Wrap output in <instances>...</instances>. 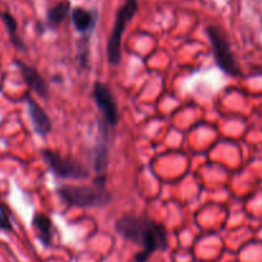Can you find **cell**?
Segmentation results:
<instances>
[{
	"mask_svg": "<svg viewBox=\"0 0 262 262\" xmlns=\"http://www.w3.org/2000/svg\"><path fill=\"white\" fill-rule=\"evenodd\" d=\"M116 231L122 238L143 248L134 256V262H147L157 251L167 249V231L162 224L145 216L126 215L116 221Z\"/></svg>",
	"mask_w": 262,
	"mask_h": 262,
	"instance_id": "cell-1",
	"label": "cell"
},
{
	"mask_svg": "<svg viewBox=\"0 0 262 262\" xmlns=\"http://www.w3.org/2000/svg\"><path fill=\"white\" fill-rule=\"evenodd\" d=\"M58 195L63 202L74 207H104L110 205L112 195L105 186L98 185H60Z\"/></svg>",
	"mask_w": 262,
	"mask_h": 262,
	"instance_id": "cell-2",
	"label": "cell"
},
{
	"mask_svg": "<svg viewBox=\"0 0 262 262\" xmlns=\"http://www.w3.org/2000/svg\"><path fill=\"white\" fill-rule=\"evenodd\" d=\"M139 9L138 0H126L123 6L118 9L116 16L115 26H113L111 36L107 44V57L108 62L112 66H118L121 62V42H122V35L125 32L126 25L134 18Z\"/></svg>",
	"mask_w": 262,
	"mask_h": 262,
	"instance_id": "cell-3",
	"label": "cell"
},
{
	"mask_svg": "<svg viewBox=\"0 0 262 262\" xmlns=\"http://www.w3.org/2000/svg\"><path fill=\"white\" fill-rule=\"evenodd\" d=\"M207 35L210 39L211 45H212L213 57H215L216 64L230 76H239L241 75V69L238 63L231 53L230 45H229L226 35L223 30L215 25H210L207 27Z\"/></svg>",
	"mask_w": 262,
	"mask_h": 262,
	"instance_id": "cell-4",
	"label": "cell"
},
{
	"mask_svg": "<svg viewBox=\"0 0 262 262\" xmlns=\"http://www.w3.org/2000/svg\"><path fill=\"white\" fill-rule=\"evenodd\" d=\"M42 158L57 178L66 180H84L89 178V170L74 158L63 157L59 153L49 149L42 150Z\"/></svg>",
	"mask_w": 262,
	"mask_h": 262,
	"instance_id": "cell-5",
	"label": "cell"
},
{
	"mask_svg": "<svg viewBox=\"0 0 262 262\" xmlns=\"http://www.w3.org/2000/svg\"><path fill=\"white\" fill-rule=\"evenodd\" d=\"M93 97H94L98 108L102 112L105 125H117L118 120H120V116H118L115 97H113L110 88L105 84H103V82L97 81L94 84V88H93Z\"/></svg>",
	"mask_w": 262,
	"mask_h": 262,
	"instance_id": "cell-6",
	"label": "cell"
},
{
	"mask_svg": "<svg viewBox=\"0 0 262 262\" xmlns=\"http://www.w3.org/2000/svg\"><path fill=\"white\" fill-rule=\"evenodd\" d=\"M25 100L27 104V111H29L30 120H31L32 127H34L35 133L39 137L45 138L47 135L50 134L52 131V121H50L49 116L47 115L41 105L36 102L32 97L29 94L25 95Z\"/></svg>",
	"mask_w": 262,
	"mask_h": 262,
	"instance_id": "cell-7",
	"label": "cell"
},
{
	"mask_svg": "<svg viewBox=\"0 0 262 262\" xmlns=\"http://www.w3.org/2000/svg\"><path fill=\"white\" fill-rule=\"evenodd\" d=\"M16 66L19 69V72H21L29 89L36 93L41 99H48L49 90H48L47 82L44 81L41 75L37 72V70L34 69L32 66L21 62V60H16Z\"/></svg>",
	"mask_w": 262,
	"mask_h": 262,
	"instance_id": "cell-8",
	"label": "cell"
},
{
	"mask_svg": "<svg viewBox=\"0 0 262 262\" xmlns=\"http://www.w3.org/2000/svg\"><path fill=\"white\" fill-rule=\"evenodd\" d=\"M97 19L98 14L95 11H88V9L77 7L71 12V21L75 29L82 34H90L94 30Z\"/></svg>",
	"mask_w": 262,
	"mask_h": 262,
	"instance_id": "cell-9",
	"label": "cell"
},
{
	"mask_svg": "<svg viewBox=\"0 0 262 262\" xmlns=\"http://www.w3.org/2000/svg\"><path fill=\"white\" fill-rule=\"evenodd\" d=\"M94 168L98 176H105L108 168V133L105 127L99 133L97 147L94 149Z\"/></svg>",
	"mask_w": 262,
	"mask_h": 262,
	"instance_id": "cell-10",
	"label": "cell"
},
{
	"mask_svg": "<svg viewBox=\"0 0 262 262\" xmlns=\"http://www.w3.org/2000/svg\"><path fill=\"white\" fill-rule=\"evenodd\" d=\"M32 225L37 231V238L44 247L52 246L53 243V224L49 217L42 213H36L32 219Z\"/></svg>",
	"mask_w": 262,
	"mask_h": 262,
	"instance_id": "cell-11",
	"label": "cell"
},
{
	"mask_svg": "<svg viewBox=\"0 0 262 262\" xmlns=\"http://www.w3.org/2000/svg\"><path fill=\"white\" fill-rule=\"evenodd\" d=\"M71 12V4L69 2H62V3H58L57 6H54L53 8H50L47 13V19L48 24L52 27L58 26V25L62 24L67 16Z\"/></svg>",
	"mask_w": 262,
	"mask_h": 262,
	"instance_id": "cell-12",
	"label": "cell"
},
{
	"mask_svg": "<svg viewBox=\"0 0 262 262\" xmlns=\"http://www.w3.org/2000/svg\"><path fill=\"white\" fill-rule=\"evenodd\" d=\"M2 21H3L4 26H6L14 47L18 48V49H24V42L21 41V39L18 36V25H17L16 18L11 13H8V12H4L2 14Z\"/></svg>",
	"mask_w": 262,
	"mask_h": 262,
	"instance_id": "cell-13",
	"label": "cell"
},
{
	"mask_svg": "<svg viewBox=\"0 0 262 262\" xmlns=\"http://www.w3.org/2000/svg\"><path fill=\"white\" fill-rule=\"evenodd\" d=\"M0 230L6 231V233H11L13 230V225L11 223V217H9L8 212H7L6 207L0 203Z\"/></svg>",
	"mask_w": 262,
	"mask_h": 262,
	"instance_id": "cell-14",
	"label": "cell"
}]
</instances>
